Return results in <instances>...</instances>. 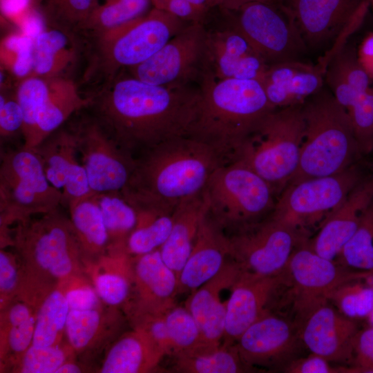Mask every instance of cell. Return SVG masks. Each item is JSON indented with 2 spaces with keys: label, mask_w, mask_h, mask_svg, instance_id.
<instances>
[{
  "label": "cell",
  "mask_w": 373,
  "mask_h": 373,
  "mask_svg": "<svg viewBox=\"0 0 373 373\" xmlns=\"http://www.w3.org/2000/svg\"><path fill=\"white\" fill-rule=\"evenodd\" d=\"M199 95V85L156 86L121 73L87 95L85 108L135 156L166 140L187 136Z\"/></svg>",
  "instance_id": "6da1fadb"
},
{
  "label": "cell",
  "mask_w": 373,
  "mask_h": 373,
  "mask_svg": "<svg viewBox=\"0 0 373 373\" xmlns=\"http://www.w3.org/2000/svg\"><path fill=\"white\" fill-rule=\"evenodd\" d=\"M222 164L207 144L188 136L175 137L135 157L121 193L137 214H171L182 201L203 191Z\"/></svg>",
  "instance_id": "7a4b0ae2"
},
{
  "label": "cell",
  "mask_w": 373,
  "mask_h": 373,
  "mask_svg": "<svg viewBox=\"0 0 373 373\" xmlns=\"http://www.w3.org/2000/svg\"><path fill=\"white\" fill-rule=\"evenodd\" d=\"M187 136L210 146L224 164L241 148L275 108L256 79H216L204 74Z\"/></svg>",
  "instance_id": "3957f363"
},
{
  "label": "cell",
  "mask_w": 373,
  "mask_h": 373,
  "mask_svg": "<svg viewBox=\"0 0 373 373\" xmlns=\"http://www.w3.org/2000/svg\"><path fill=\"white\" fill-rule=\"evenodd\" d=\"M22 271L25 296L43 298L48 287H59L80 278L88 260L70 219L59 209L16 223L10 233Z\"/></svg>",
  "instance_id": "277c9868"
},
{
  "label": "cell",
  "mask_w": 373,
  "mask_h": 373,
  "mask_svg": "<svg viewBox=\"0 0 373 373\" xmlns=\"http://www.w3.org/2000/svg\"><path fill=\"white\" fill-rule=\"evenodd\" d=\"M303 111L304 140L297 169L287 186L340 173L363 156L346 110L327 86L303 103Z\"/></svg>",
  "instance_id": "5b68a950"
},
{
  "label": "cell",
  "mask_w": 373,
  "mask_h": 373,
  "mask_svg": "<svg viewBox=\"0 0 373 373\" xmlns=\"http://www.w3.org/2000/svg\"><path fill=\"white\" fill-rule=\"evenodd\" d=\"M189 23L153 8L134 21L88 38L84 82L102 84L144 62Z\"/></svg>",
  "instance_id": "8992f818"
},
{
  "label": "cell",
  "mask_w": 373,
  "mask_h": 373,
  "mask_svg": "<svg viewBox=\"0 0 373 373\" xmlns=\"http://www.w3.org/2000/svg\"><path fill=\"white\" fill-rule=\"evenodd\" d=\"M305 127L303 104L275 108L245 142L235 161L265 180L278 198L297 169Z\"/></svg>",
  "instance_id": "52a82bcc"
},
{
  "label": "cell",
  "mask_w": 373,
  "mask_h": 373,
  "mask_svg": "<svg viewBox=\"0 0 373 373\" xmlns=\"http://www.w3.org/2000/svg\"><path fill=\"white\" fill-rule=\"evenodd\" d=\"M204 193L208 214L227 236L266 219L277 199L271 185L238 160L218 167Z\"/></svg>",
  "instance_id": "ba28073f"
},
{
  "label": "cell",
  "mask_w": 373,
  "mask_h": 373,
  "mask_svg": "<svg viewBox=\"0 0 373 373\" xmlns=\"http://www.w3.org/2000/svg\"><path fill=\"white\" fill-rule=\"evenodd\" d=\"M62 191L48 180L39 155L23 144L1 151V243L10 238L8 227L35 214L58 209Z\"/></svg>",
  "instance_id": "9c48e42d"
},
{
  "label": "cell",
  "mask_w": 373,
  "mask_h": 373,
  "mask_svg": "<svg viewBox=\"0 0 373 373\" xmlns=\"http://www.w3.org/2000/svg\"><path fill=\"white\" fill-rule=\"evenodd\" d=\"M213 10L246 38L268 65L303 60L309 51L294 21L271 2L256 1L236 9Z\"/></svg>",
  "instance_id": "30bf717a"
},
{
  "label": "cell",
  "mask_w": 373,
  "mask_h": 373,
  "mask_svg": "<svg viewBox=\"0 0 373 373\" xmlns=\"http://www.w3.org/2000/svg\"><path fill=\"white\" fill-rule=\"evenodd\" d=\"M365 176L356 163L334 175L288 185L269 216L309 235V229L317 224L319 228Z\"/></svg>",
  "instance_id": "8fae6325"
},
{
  "label": "cell",
  "mask_w": 373,
  "mask_h": 373,
  "mask_svg": "<svg viewBox=\"0 0 373 373\" xmlns=\"http://www.w3.org/2000/svg\"><path fill=\"white\" fill-rule=\"evenodd\" d=\"M308 240L294 249L285 270L284 294L296 326L311 309L328 301V295L338 287L373 276L318 255L309 247Z\"/></svg>",
  "instance_id": "7c38bea8"
},
{
  "label": "cell",
  "mask_w": 373,
  "mask_h": 373,
  "mask_svg": "<svg viewBox=\"0 0 373 373\" xmlns=\"http://www.w3.org/2000/svg\"><path fill=\"white\" fill-rule=\"evenodd\" d=\"M68 127L92 193L121 192L134 169L135 157L119 146L88 112Z\"/></svg>",
  "instance_id": "4fadbf2b"
},
{
  "label": "cell",
  "mask_w": 373,
  "mask_h": 373,
  "mask_svg": "<svg viewBox=\"0 0 373 373\" xmlns=\"http://www.w3.org/2000/svg\"><path fill=\"white\" fill-rule=\"evenodd\" d=\"M309 235L269 216L228 236L229 256L242 271L261 276L283 272L294 249Z\"/></svg>",
  "instance_id": "5bb4252c"
},
{
  "label": "cell",
  "mask_w": 373,
  "mask_h": 373,
  "mask_svg": "<svg viewBox=\"0 0 373 373\" xmlns=\"http://www.w3.org/2000/svg\"><path fill=\"white\" fill-rule=\"evenodd\" d=\"M204 23H189L148 59L123 71L156 86H185L200 82L204 73Z\"/></svg>",
  "instance_id": "9a60e30c"
},
{
  "label": "cell",
  "mask_w": 373,
  "mask_h": 373,
  "mask_svg": "<svg viewBox=\"0 0 373 373\" xmlns=\"http://www.w3.org/2000/svg\"><path fill=\"white\" fill-rule=\"evenodd\" d=\"M235 345L243 362L255 371L259 368L282 370L298 357L303 346L296 325L269 311L250 325Z\"/></svg>",
  "instance_id": "2e32d148"
},
{
  "label": "cell",
  "mask_w": 373,
  "mask_h": 373,
  "mask_svg": "<svg viewBox=\"0 0 373 373\" xmlns=\"http://www.w3.org/2000/svg\"><path fill=\"white\" fill-rule=\"evenodd\" d=\"M133 282L125 310L131 321L166 314L176 304L178 277L163 261L160 249L132 261Z\"/></svg>",
  "instance_id": "e0dca14e"
},
{
  "label": "cell",
  "mask_w": 373,
  "mask_h": 373,
  "mask_svg": "<svg viewBox=\"0 0 373 373\" xmlns=\"http://www.w3.org/2000/svg\"><path fill=\"white\" fill-rule=\"evenodd\" d=\"M364 0H289L278 6L295 23L309 49L334 44Z\"/></svg>",
  "instance_id": "ac0fdd59"
},
{
  "label": "cell",
  "mask_w": 373,
  "mask_h": 373,
  "mask_svg": "<svg viewBox=\"0 0 373 373\" xmlns=\"http://www.w3.org/2000/svg\"><path fill=\"white\" fill-rule=\"evenodd\" d=\"M360 329L358 321L343 315L329 301L311 309L298 327L305 348L348 367L352 361L353 340Z\"/></svg>",
  "instance_id": "d6986e66"
},
{
  "label": "cell",
  "mask_w": 373,
  "mask_h": 373,
  "mask_svg": "<svg viewBox=\"0 0 373 373\" xmlns=\"http://www.w3.org/2000/svg\"><path fill=\"white\" fill-rule=\"evenodd\" d=\"M33 149L40 158L48 180L62 191V204L69 208L93 195L68 126H61Z\"/></svg>",
  "instance_id": "ffe728a7"
},
{
  "label": "cell",
  "mask_w": 373,
  "mask_h": 373,
  "mask_svg": "<svg viewBox=\"0 0 373 373\" xmlns=\"http://www.w3.org/2000/svg\"><path fill=\"white\" fill-rule=\"evenodd\" d=\"M222 23L207 29L204 74L216 79L260 81L269 65L239 31Z\"/></svg>",
  "instance_id": "44dd1931"
},
{
  "label": "cell",
  "mask_w": 373,
  "mask_h": 373,
  "mask_svg": "<svg viewBox=\"0 0 373 373\" xmlns=\"http://www.w3.org/2000/svg\"><path fill=\"white\" fill-rule=\"evenodd\" d=\"M283 272L261 276L242 272L230 289L227 300L224 331L222 344H235L241 334L269 311Z\"/></svg>",
  "instance_id": "7402d4cb"
},
{
  "label": "cell",
  "mask_w": 373,
  "mask_h": 373,
  "mask_svg": "<svg viewBox=\"0 0 373 373\" xmlns=\"http://www.w3.org/2000/svg\"><path fill=\"white\" fill-rule=\"evenodd\" d=\"M372 202L373 175H366L325 219L316 235L309 238V247L318 255L336 261Z\"/></svg>",
  "instance_id": "603a6c76"
},
{
  "label": "cell",
  "mask_w": 373,
  "mask_h": 373,
  "mask_svg": "<svg viewBox=\"0 0 373 373\" xmlns=\"http://www.w3.org/2000/svg\"><path fill=\"white\" fill-rule=\"evenodd\" d=\"M242 272L229 258L214 277L189 294L184 305L198 325L200 346L215 347L222 344L227 300H222V293L231 289Z\"/></svg>",
  "instance_id": "cb8c5ba5"
},
{
  "label": "cell",
  "mask_w": 373,
  "mask_h": 373,
  "mask_svg": "<svg viewBox=\"0 0 373 373\" xmlns=\"http://www.w3.org/2000/svg\"><path fill=\"white\" fill-rule=\"evenodd\" d=\"M325 68L303 60L269 65L260 82L266 96L275 108L302 104L325 86Z\"/></svg>",
  "instance_id": "d4e9b609"
},
{
  "label": "cell",
  "mask_w": 373,
  "mask_h": 373,
  "mask_svg": "<svg viewBox=\"0 0 373 373\" xmlns=\"http://www.w3.org/2000/svg\"><path fill=\"white\" fill-rule=\"evenodd\" d=\"M228 236L208 213L202 219L191 254L178 276V295L190 294L214 277L229 256Z\"/></svg>",
  "instance_id": "484cf974"
},
{
  "label": "cell",
  "mask_w": 373,
  "mask_h": 373,
  "mask_svg": "<svg viewBox=\"0 0 373 373\" xmlns=\"http://www.w3.org/2000/svg\"><path fill=\"white\" fill-rule=\"evenodd\" d=\"M204 189L182 201L173 213V226L166 241L159 249L165 264L178 277L193 249L200 225L208 213Z\"/></svg>",
  "instance_id": "4316f807"
},
{
  "label": "cell",
  "mask_w": 373,
  "mask_h": 373,
  "mask_svg": "<svg viewBox=\"0 0 373 373\" xmlns=\"http://www.w3.org/2000/svg\"><path fill=\"white\" fill-rule=\"evenodd\" d=\"M164 352L144 331L133 328L117 339L106 354L101 373H143L157 369Z\"/></svg>",
  "instance_id": "83f0119b"
},
{
  "label": "cell",
  "mask_w": 373,
  "mask_h": 373,
  "mask_svg": "<svg viewBox=\"0 0 373 373\" xmlns=\"http://www.w3.org/2000/svg\"><path fill=\"white\" fill-rule=\"evenodd\" d=\"M50 79L48 96L38 114L32 149L57 130L75 113L86 108L88 96H82L78 86L66 76Z\"/></svg>",
  "instance_id": "f1b7e54d"
},
{
  "label": "cell",
  "mask_w": 373,
  "mask_h": 373,
  "mask_svg": "<svg viewBox=\"0 0 373 373\" xmlns=\"http://www.w3.org/2000/svg\"><path fill=\"white\" fill-rule=\"evenodd\" d=\"M37 307L18 298L1 311V368L12 370L32 345Z\"/></svg>",
  "instance_id": "f546056e"
},
{
  "label": "cell",
  "mask_w": 373,
  "mask_h": 373,
  "mask_svg": "<svg viewBox=\"0 0 373 373\" xmlns=\"http://www.w3.org/2000/svg\"><path fill=\"white\" fill-rule=\"evenodd\" d=\"M80 48L77 37L48 28L34 37L33 68L31 75L44 78L65 76L77 59Z\"/></svg>",
  "instance_id": "4dcf8cb0"
},
{
  "label": "cell",
  "mask_w": 373,
  "mask_h": 373,
  "mask_svg": "<svg viewBox=\"0 0 373 373\" xmlns=\"http://www.w3.org/2000/svg\"><path fill=\"white\" fill-rule=\"evenodd\" d=\"M171 372L243 373L256 372L242 360L235 345L200 346L173 356Z\"/></svg>",
  "instance_id": "1f68e13d"
},
{
  "label": "cell",
  "mask_w": 373,
  "mask_h": 373,
  "mask_svg": "<svg viewBox=\"0 0 373 373\" xmlns=\"http://www.w3.org/2000/svg\"><path fill=\"white\" fill-rule=\"evenodd\" d=\"M94 195L108 234L109 254L115 256L126 253L128 238L138 223L137 211L121 192Z\"/></svg>",
  "instance_id": "d6a6232c"
},
{
  "label": "cell",
  "mask_w": 373,
  "mask_h": 373,
  "mask_svg": "<svg viewBox=\"0 0 373 373\" xmlns=\"http://www.w3.org/2000/svg\"><path fill=\"white\" fill-rule=\"evenodd\" d=\"M372 81L353 46L345 44L330 57L325 68V84L335 97L364 93L371 87Z\"/></svg>",
  "instance_id": "836d02e7"
},
{
  "label": "cell",
  "mask_w": 373,
  "mask_h": 373,
  "mask_svg": "<svg viewBox=\"0 0 373 373\" xmlns=\"http://www.w3.org/2000/svg\"><path fill=\"white\" fill-rule=\"evenodd\" d=\"M68 209L72 224L88 258L108 251V234L95 195L79 200Z\"/></svg>",
  "instance_id": "e575fe53"
},
{
  "label": "cell",
  "mask_w": 373,
  "mask_h": 373,
  "mask_svg": "<svg viewBox=\"0 0 373 373\" xmlns=\"http://www.w3.org/2000/svg\"><path fill=\"white\" fill-rule=\"evenodd\" d=\"M152 8V0H104L93 10L79 36L90 38L102 34L145 15Z\"/></svg>",
  "instance_id": "d590c367"
},
{
  "label": "cell",
  "mask_w": 373,
  "mask_h": 373,
  "mask_svg": "<svg viewBox=\"0 0 373 373\" xmlns=\"http://www.w3.org/2000/svg\"><path fill=\"white\" fill-rule=\"evenodd\" d=\"M69 311L64 287L59 286L50 291L37 307L32 345L46 347L61 344Z\"/></svg>",
  "instance_id": "8d00e7d4"
},
{
  "label": "cell",
  "mask_w": 373,
  "mask_h": 373,
  "mask_svg": "<svg viewBox=\"0 0 373 373\" xmlns=\"http://www.w3.org/2000/svg\"><path fill=\"white\" fill-rule=\"evenodd\" d=\"M97 0H42L40 8L48 28L79 37Z\"/></svg>",
  "instance_id": "74e56055"
},
{
  "label": "cell",
  "mask_w": 373,
  "mask_h": 373,
  "mask_svg": "<svg viewBox=\"0 0 373 373\" xmlns=\"http://www.w3.org/2000/svg\"><path fill=\"white\" fill-rule=\"evenodd\" d=\"M327 300L343 315L360 321L373 309V276L345 283L332 291Z\"/></svg>",
  "instance_id": "f35d334b"
},
{
  "label": "cell",
  "mask_w": 373,
  "mask_h": 373,
  "mask_svg": "<svg viewBox=\"0 0 373 373\" xmlns=\"http://www.w3.org/2000/svg\"><path fill=\"white\" fill-rule=\"evenodd\" d=\"M336 261L352 269L373 273V202Z\"/></svg>",
  "instance_id": "ab89813d"
},
{
  "label": "cell",
  "mask_w": 373,
  "mask_h": 373,
  "mask_svg": "<svg viewBox=\"0 0 373 373\" xmlns=\"http://www.w3.org/2000/svg\"><path fill=\"white\" fill-rule=\"evenodd\" d=\"M173 226V213L138 215L137 227L129 235L126 251L139 256L159 249L169 238Z\"/></svg>",
  "instance_id": "60d3db41"
},
{
  "label": "cell",
  "mask_w": 373,
  "mask_h": 373,
  "mask_svg": "<svg viewBox=\"0 0 373 373\" xmlns=\"http://www.w3.org/2000/svg\"><path fill=\"white\" fill-rule=\"evenodd\" d=\"M50 79L30 75L19 81L15 97L23 114V145L32 149L38 114L48 96Z\"/></svg>",
  "instance_id": "b9f144b4"
},
{
  "label": "cell",
  "mask_w": 373,
  "mask_h": 373,
  "mask_svg": "<svg viewBox=\"0 0 373 373\" xmlns=\"http://www.w3.org/2000/svg\"><path fill=\"white\" fill-rule=\"evenodd\" d=\"M105 318L100 307L70 309L65 327V336L73 352H84L94 345L102 334Z\"/></svg>",
  "instance_id": "7bdbcfd3"
},
{
  "label": "cell",
  "mask_w": 373,
  "mask_h": 373,
  "mask_svg": "<svg viewBox=\"0 0 373 373\" xmlns=\"http://www.w3.org/2000/svg\"><path fill=\"white\" fill-rule=\"evenodd\" d=\"M172 357L200 346V332L194 317L185 305H175L164 314Z\"/></svg>",
  "instance_id": "ee69618b"
},
{
  "label": "cell",
  "mask_w": 373,
  "mask_h": 373,
  "mask_svg": "<svg viewBox=\"0 0 373 373\" xmlns=\"http://www.w3.org/2000/svg\"><path fill=\"white\" fill-rule=\"evenodd\" d=\"M132 263L128 259L116 271L99 273L94 279V287L100 300L109 306H124L132 287Z\"/></svg>",
  "instance_id": "f6af8a7d"
},
{
  "label": "cell",
  "mask_w": 373,
  "mask_h": 373,
  "mask_svg": "<svg viewBox=\"0 0 373 373\" xmlns=\"http://www.w3.org/2000/svg\"><path fill=\"white\" fill-rule=\"evenodd\" d=\"M69 347L61 344L38 347L32 345L12 368L14 372L56 373L57 369L68 361Z\"/></svg>",
  "instance_id": "bcb514c9"
},
{
  "label": "cell",
  "mask_w": 373,
  "mask_h": 373,
  "mask_svg": "<svg viewBox=\"0 0 373 373\" xmlns=\"http://www.w3.org/2000/svg\"><path fill=\"white\" fill-rule=\"evenodd\" d=\"M33 50L34 37L14 34L1 42V60L12 75L21 80L32 75Z\"/></svg>",
  "instance_id": "7dc6e473"
},
{
  "label": "cell",
  "mask_w": 373,
  "mask_h": 373,
  "mask_svg": "<svg viewBox=\"0 0 373 373\" xmlns=\"http://www.w3.org/2000/svg\"><path fill=\"white\" fill-rule=\"evenodd\" d=\"M363 155L373 151V88L360 95L345 108Z\"/></svg>",
  "instance_id": "c3c4849f"
},
{
  "label": "cell",
  "mask_w": 373,
  "mask_h": 373,
  "mask_svg": "<svg viewBox=\"0 0 373 373\" xmlns=\"http://www.w3.org/2000/svg\"><path fill=\"white\" fill-rule=\"evenodd\" d=\"M16 254L0 251V303L1 310L19 297L22 288V271Z\"/></svg>",
  "instance_id": "681fc988"
},
{
  "label": "cell",
  "mask_w": 373,
  "mask_h": 373,
  "mask_svg": "<svg viewBox=\"0 0 373 373\" xmlns=\"http://www.w3.org/2000/svg\"><path fill=\"white\" fill-rule=\"evenodd\" d=\"M373 373V327L361 328L352 343L350 373Z\"/></svg>",
  "instance_id": "f907efd6"
},
{
  "label": "cell",
  "mask_w": 373,
  "mask_h": 373,
  "mask_svg": "<svg viewBox=\"0 0 373 373\" xmlns=\"http://www.w3.org/2000/svg\"><path fill=\"white\" fill-rule=\"evenodd\" d=\"M23 114L22 109L14 98L6 97L1 93L0 97V137L1 142L8 141L20 135L22 137Z\"/></svg>",
  "instance_id": "816d5d0a"
},
{
  "label": "cell",
  "mask_w": 373,
  "mask_h": 373,
  "mask_svg": "<svg viewBox=\"0 0 373 373\" xmlns=\"http://www.w3.org/2000/svg\"><path fill=\"white\" fill-rule=\"evenodd\" d=\"M287 373H349L350 367L334 366L323 356L311 353L305 357H297L287 363L281 370Z\"/></svg>",
  "instance_id": "f5cc1de1"
},
{
  "label": "cell",
  "mask_w": 373,
  "mask_h": 373,
  "mask_svg": "<svg viewBox=\"0 0 373 373\" xmlns=\"http://www.w3.org/2000/svg\"><path fill=\"white\" fill-rule=\"evenodd\" d=\"M153 8L187 23H205L207 14L187 0H152Z\"/></svg>",
  "instance_id": "db71d44e"
},
{
  "label": "cell",
  "mask_w": 373,
  "mask_h": 373,
  "mask_svg": "<svg viewBox=\"0 0 373 373\" xmlns=\"http://www.w3.org/2000/svg\"><path fill=\"white\" fill-rule=\"evenodd\" d=\"M62 285L70 309L86 310L100 307L101 300L95 287L85 283L71 282Z\"/></svg>",
  "instance_id": "11a10c76"
},
{
  "label": "cell",
  "mask_w": 373,
  "mask_h": 373,
  "mask_svg": "<svg viewBox=\"0 0 373 373\" xmlns=\"http://www.w3.org/2000/svg\"><path fill=\"white\" fill-rule=\"evenodd\" d=\"M356 55L361 65L373 81V32L363 38L356 50Z\"/></svg>",
  "instance_id": "9f6ffc18"
},
{
  "label": "cell",
  "mask_w": 373,
  "mask_h": 373,
  "mask_svg": "<svg viewBox=\"0 0 373 373\" xmlns=\"http://www.w3.org/2000/svg\"><path fill=\"white\" fill-rule=\"evenodd\" d=\"M256 1L271 2V0H213L216 7L230 10L238 8L247 3Z\"/></svg>",
  "instance_id": "6f0895ef"
},
{
  "label": "cell",
  "mask_w": 373,
  "mask_h": 373,
  "mask_svg": "<svg viewBox=\"0 0 373 373\" xmlns=\"http://www.w3.org/2000/svg\"><path fill=\"white\" fill-rule=\"evenodd\" d=\"M82 372L80 365L68 360L57 369L56 373H79Z\"/></svg>",
  "instance_id": "680465c9"
},
{
  "label": "cell",
  "mask_w": 373,
  "mask_h": 373,
  "mask_svg": "<svg viewBox=\"0 0 373 373\" xmlns=\"http://www.w3.org/2000/svg\"><path fill=\"white\" fill-rule=\"evenodd\" d=\"M201 10L208 13L216 8L213 0H187Z\"/></svg>",
  "instance_id": "91938a15"
},
{
  "label": "cell",
  "mask_w": 373,
  "mask_h": 373,
  "mask_svg": "<svg viewBox=\"0 0 373 373\" xmlns=\"http://www.w3.org/2000/svg\"><path fill=\"white\" fill-rule=\"evenodd\" d=\"M366 321L368 324V326L373 327V309L366 318Z\"/></svg>",
  "instance_id": "94428289"
},
{
  "label": "cell",
  "mask_w": 373,
  "mask_h": 373,
  "mask_svg": "<svg viewBox=\"0 0 373 373\" xmlns=\"http://www.w3.org/2000/svg\"><path fill=\"white\" fill-rule=\"evenodd\" d=\"M289 0H271V2L277 6H280L285 3Z\"/></svg>",
  "instance_id": "6125c7cd"
},
{
  "label": "cell",
  "mask_w": 373,
  "mask_h": 373,
  "mask_svg": "<svg viewBox=\"0 0 373 373\" xmlns=\"http://www.w3.org/2000/svg\"><path fill=\"white\" fill-rule=\"evenodd\" d=\"M42 0H33L34 6L40 8Z\"/></svg>",
  "instance_id": "be15d7a7"
},
{
  "label": "cell",
  "mask_w": 373,
  "mask_h": 373,
  "mask_svg": "<svg viewBox=\"0 0 373 373\" xmlns=\"http://www.w3.org/2000/svg\"><path fill=\"white\" fill-rule=\"evenodd\" d=\"M370 3V6H372L373 8V0H368Z\"/></svg>",
  "instance_id": "e7e4bbea"
}]
</instances>
